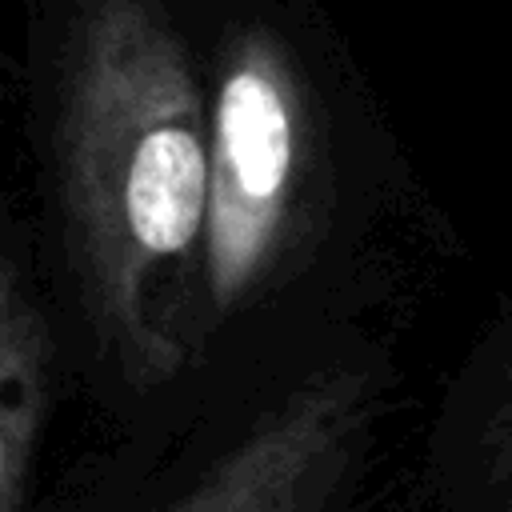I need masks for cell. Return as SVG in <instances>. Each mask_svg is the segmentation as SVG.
<instances>
[{
  "instance_id": "obj_1",
  "label": "cell",
  "mask_w": 512,
  "mask_h": 512,
  "mask_svg": "<svg viewBox=\"0 0 512 512\" xmlns=\"http://www.w3.org/2000/svg\"><path fill=\"white\" fill-rule=\"evenodd\" d=\"M16 92L72 384L136 424L196 372L208 100L176 0H20Z\"/></svg>"
},
{
  "instance_id": "obj_2",
  "label": "cell",
  "mask_w": 512,
  "mask_h": 512,
  "mask_svg": "<svg viewBox=\"0 0 512 512\" xmlns=\"http://www.w3.org/2000/svg\"><path fill=\"white\" fill-rule=\"evenodd\" d=\"M208 100L196 368L280 328L372 320L444 244L368 76L320 0H176Z\"/></svg>"
},
{
  "instance_id": "obj_3",
  "label": "cell",
  "mask_w": 512,
  "mask_h": 512,
  "mask_svg": "<svg viewBox=\"0 0 512 512\" xmlns=\"http://www.w3.org/2000/svg\"><path fill=\"white\" fill-rule=\"evenodd\" d=\"M396 384L376 320L268 332L204 360L136 424L108 428L36 512H352Z\"/></svg>"
},
{
  "instance_id": "obj_4",
  "label": "cell",
  "mask_w": 512,
  "mask_h": 512,
  "mask_svg": "<svg viewBox=\"0 0 512 512\" xmlns=\"http://www.w3.org/2000/svg\"><path fill=\"white\" fill-rule=\"evenodd\" d=\"M72 380L32 220L0 224V512H36L52 412Z\"/></svg>"
},
{
  "instance_id": "obj_5",
  "label": "cell",
  "mask_w": 512,
  "mask_h": 512,
  "mask_svg": "<svg viewBox=\"0 0 512 512\" xmlns=\"http://www.w3.org/2000/svg\"><path fill=\"white\" fill-rule=\"evenodd\" d=\"M424 496L428 512H512V280L436 400Z\"/></svg>"
},
{
  "instance_id": "obj_6",
  "label": "cell",
  "mask_w": 512,
  "mask_h": 512,
  "mask_svg": "<svg viewBox=\"0 0 512 512\" xmlns=\"http://www.w3.org/2000/svg\"><path fill=\"white\" fill-rule=\"evenodd\" d=\"M508 56H512V0H508Z\"/></svg>"
}]
</instances>
